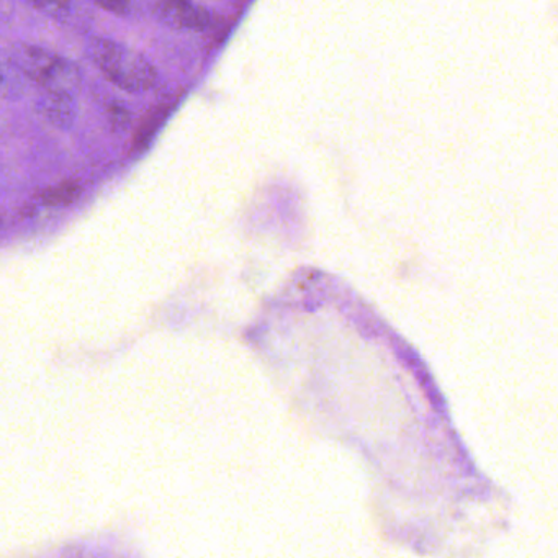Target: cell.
Segmentation results:
<instances>
[{"instance_id": "6da1fadb", "label": "cell", "mask_w": 558, "mask_h": 558, "mask_svg": "<svg viewBox=\"0 0 558 558\" xmlns=\"http://www.w3.org/2000/svg\"><path fill=\"white\" fill-rule=\"evenodd\" d=\"M87 58L110 84L130 94H143L155 89L159 83L155 64L133 48L112 40L94 37L86 45Z\"/></svg>"}, {"instance_id": "277c9868", "label": "cell", "mask_w": 558, "mask_h": 558, "mask_svg": "<svg viewBox=\"0 0 558 558\" xmlns=\"http://www.w3.org/2000/svg\"><path fill=\"white\" fill-rule=\"evenodd\" d=\"M35 107L41 119L58 130L73 129L80 113L77 96L71 94L40 93Z\"/></svg>"}, {"instance_id": "9c48e42d", "label": "cell", "mask_w": 558, "mask_h": 558, "mask_svg": "<svg viewBox=\"0 0 558 558\" xmlns=\"http://www.w3.org/2000/svg\"><path fill=\"white\" fill-rule=\"evenodd\" d=\"M9 86L8 70H5V61L0 58V90Z\"/></svg>"}, {"instance_id": "ba28073f", "label": "cell", "mask_w": 558, "mask_h": 558, "mask_svg": "<svg viewBox=\"0 0 558 558\" xmlns=\"http://www.w3.org/2000/svg\"><path fill=\"white\" fill-rule=\"evenodd\" d=\"M93 2L113 15L129 14L130 5H132V0H93Z\"/></svg>"}, {"instance_id": "5b68a950", "label": "cell", "mask_w": 558, "mask_h": 558, "mask_svg": "<svg viewBox=\"0 0 558 558\" xmlns=\"http://www.w3.org/2000/svg\"><path fill=\"white\" fill-rule=\"evenodd\" d=\"M83 194V187L77 182H63L57 187L41 192L40 202L45 207H68L74 204Z\"/></svg>"}, {"instance_id": "52a82bcc", "label": "cell", "mask_w": 558, "mask_h": 558, "mask_svg": "<svg viewBox=\"0 0 558 558\" xmlns=\"http://www.w3.org/2000/svg\"><path fill=\"white\" fill-rule=\"evenodd\" d=\"M109 120L112 123L113 130H125L130 125V112L122 106V104H109Z\"/></svg>"}, {"instance_id": "3957f363", "label": "cell", "mask_w": 558, "mask_h": 558, "mask_svg": "<svg viewBox=\"0 0 558 558\" xmlns=\"http://www.w3.org/2000/svg\"><path fill=\"white\" fill-rule=\"evenodd\" d=\"M153 14L172 31L202 32L211 24L210 12L194 0H156Z\"/></svg>"}, {"instance_id": "8992f818", "label": "cell", "mask_w": 558, "mask_h": 558, "mask_svg": "<svg viewBox=\"0 0 558 558\" xmlns=\"http://www.w3.org/2000/svg\"><path fill=\"white\" fill-rule=\"evenodd\" d=\"M24 2L53 21H66L74 8V0H24Z\"/></svg>"}, {"instance_id": "7a4b0ae2", "label": "cell", "mask_w": 558, "mask_h": 558, "mask_svg": "<svg viewBox=\"0 0 558 558\" xmlns=\"http://www.w3.org/2000/svg\"><path fill=\"white\" fill-rule=\"evenodd\" d=\"M12 68L40 93L77 96L83 86V74L76 63L37 45H14L8 54Z\"/></svg>"}]
</instances>
